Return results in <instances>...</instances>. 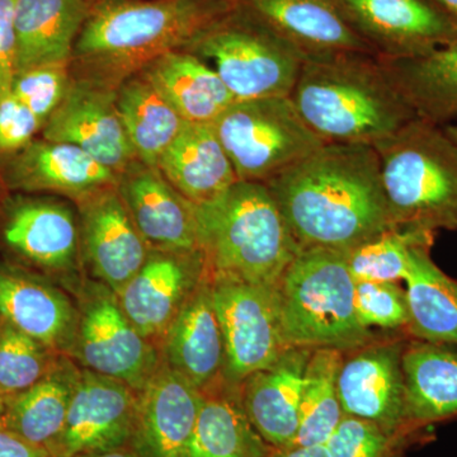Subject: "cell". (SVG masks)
Masks as SVG:
<instances>
[{
	"mask_svg": "<svg viewBox=\"0 0 457 457\" xmlns=\"http://www.w3.org/2000/svg\"><path fill=\"white\" fill-rule=\"evenodd\" d=\"M116 104L137 161L158 168L162 156L188 122L144 73L123 80L116 92Z\"/></svg>",
	"mask_w": 457,
	"mask_h": 457,
	"instance_id": "obj_32",
	"label": "cell"
},
{
	"mask_svg": "<svg viewBox=\"0 0 457 457\" xmlns=\"http://www.w3.org/2000/svg\"><path fill=\"white\" fill-rule=\"evenodd\" d=\"M409 431L457 418V347L426 341L403 351Z\"/></svg>",
	"mask_w": 457,
	"mask_h": 457,
	"instance_id": "obj_24",
	"label": "cell"
},
{
	"mask_svg": "<svg viewBox=\"0 0 457 457\" xmlns=\"http://www.w3.org/2000/svg\"><path fill=\"white\" fill-rule=\"evenodd\" d=\"M198 251L210 281L278 286L302 251L269 186L237 180L197 206Z\"/></svg>",
	"mask_w": 457,
	"mask_h": 457,
	"instance_id": "obj_4",
	"label": "cell"
},
{
	"mask_svg": "<svg viewBox=\"0 0 457 457\" xmlns=\"http://www.w3.org/2000/svg\"><path fill=\"white\" fill-rule=\"evenodd\" d=\"M82 295L71 356L82 369L140 392L161 365V351L135 328L110 287L89 284Z\"/></svg>",
	"mask_w": 457,
	"mask_h": 457,
	"instance_id": "obj_9",
	"label": "cell"
},
{
	"mask_svg": "<svg viewBox=\"0 0 457 457\" xmlns=\"http://www.w3.org/2000/svg\"><path fill=\"white\" fill-rule=\"evenodd\" d=\"M0 457H53L46 450L0 427Z\"/></svg>",
	"mask_w": 457,
	"mask_h": 457,
	"instance_id": "obj_42",
	"label": "cell"
},
{
	"mask_svg": "<svg viewBox=\"0 0 457 457\" xmlns=\"http://www.w3.org/2000/svg\"><path fill=\"white\" fill-rule=\"evenodd\" d=\"M404 433H390L361 418L343 416L326 442L330 457H393Z\"/></svg>",
	"mask_w": 457,
	"mask_h": 457,
	"instance_id": "obj_38",
	"label": "cell"
},
{
	"mask_svg": "<svg viewBox=\"0 0 457 457\" xmlns=\"http://www.w3.org/2000/svg\"><path fill=\"white\" fill-rule=\"evenodd\" d=\"M385 71L420 119L457 122V45L411 59H381Z\"/></svg>",
	"mask_w": 457,
	"mask_h": 457,
	"instance_id": "obj_30",
	"label": "cell"
},
{
	"mask_svg": "<svg viewBox=\"0 0 457 457\" xmlns=\"http://www.w3.org/2000/svg\"><path fill=\"white\" fill-rule=\"evenodd\" d=\"M16 3L0 0V99L11 93L17 75Z\"/></svg>",
	"mask_w": 457,
	"mask_h": 457,
	"instance_id": "obj_41",
	"label": "cell"
},
{
	"mask_svg": "<svg viewBox=\"0 0 457 457\" xmlns=\"http://www.w3.org/2000/svg\"><path fill=\"white\" fill-rule=\"evenodd\" d=\"M7 400L4 398H0V420H2L3 416H4L5 411H7Z\"/></svg>",
	"mask_w": 457,
	"mask_h": 457,
	"instance_id": "obj_47",
	"label": "cell"
},
{
	"mask_svg": "<svg viewBox=\"0 0 457 457\" xmlns=\"http://www.w3.org/2000/svg\"><path fill=\"white\" fill-rule=\"evenodd\" d=\"M432 236L411 246L407 276L409 326L420 341L457 347V281L432 261Z\"/></svg>",
	"mask_w": 457,
	"mask_h": 457,
	"instance_id": "obj_28",
	"label": "cell"
},
{
	"mask_svg": "<svg viewBox=\"0 0 457 457\" xmlns=\"http://www.w3.org/2000/svg\"><path fill=\"white\" fill-rule=\"evenodd\" d=\"M203 402L204 393L162 360L137 392L129 446L140 457H183Z\"/></svg>",
	"mask_w": 457,
	"mask_h": 457,
	"instance_id": "obj_15",
	"label": "cell"
},
{
	"mask_svg": "<svg viewBox=\"0 0 457 457\" xmlns=\"http://www.w3.org/2000/svg\"><path fill=\"white\" fill-rule=\"evenodd\" d=\"M342 363V352L336 348L312 350L303 378L299 428L288 447L326 444L335 432L345 416L337 387Z\"/></svg>",
	"mask_w": 457,
	"mask_h": 457,
	"instance_id": "obj_34",
	"label": "cell"
},
{
	"mask_svg": "<svg viewBox=\"0 0 457 457\" xmlns=\"http://www.w3.org/2000/svg\"><path fill=\"white\" fill-rule=\"evenodd\" d=\"M212 126L245 182L266 185L326 144L290 96L237 101Z\"/></svg>",
	"mask_w": 457,
	"mask_h": 457,
	"instance_id": "obj_8",
	"label": "cell"
},
{
	"mask_svg": "<svg viewBox=\"0 0 457 457\" xmlns=\"http://www.w3.org/2000/svg\"><path fill=\"white\" fill-rule=\"evenodd\" d=\"M233 7L228 0L110 3L87 18L75 56L92 71L88 82L112 89L132 71L191 46Z\"/></svg>",
	"mask_w": 457,
	"mask_h": 457,
	"instance_id": "obj_3",
	"label": "cell"
},
{
	"mask_svg": "<svg viewBox=\"0 0 457 457\" xmlns=\"http://www.w3.org/2000/svg\"><path fill=\"white\" fill-rule=\"evenodd\" d=\"M119 192L150 251H198L197 206L158 168L132 164L120 177Z\"/></svg>",
	"mask_w": 457,
	"mask_h": 457,
	"instance_id": "obj_16",
	"label": "cell"
},
{
	"mask_svg": "<svg viewBox=\"0 0 457 457\" xmlns=\"http://www.w3.org/2000/svg\"><path fill=\"white\" fill-rule=\"evenodd\" d=\"M381 59H411L457 45V22L429 0H336Z\"/></svg>",
	"mask_w": 457,
	"mask_h": 457,
	"instance_id": "obj_11",
	"label": "cell"
},
{
	"mask_svg": "<svg viewBox=\"0 0 457 457\" xmlns=\"http://www.w3.org/2000/svg\"><path fill=\"white\" fill-rule=\"evenodd\" d=\"M266 185L302 248L345 252L394 228L374 146L324 144Z\"/></svg>",
	"mask_w": 457,
	"mask_h": 457,
	"instance_id": "obj_1",
	"label": "cell"
},
{
	"mask_svg": "<svg viewBox=\"0 0 457 457\" xmlns=\"http://www.w3.org/2000/svg\"><path fill=\"white\" fill-rule=\"evenodd\" d=\"M433 233L390 228L343 252L356 282H396L407 276L411 246Z\"/></svg>",
	"mask_w": 457,
	"mask_h": 457,
	"instance_id": "obj_35",
	"label": "cell"
},
{
	"mask_svg": "<svg viewBox=\"0 0 457 457\" xmlns=\"http://www.w3.org/2000/svg\"><path fill=\"white\" fill-rule=\"evenodd\" d=\"M137 407V390L80 369L64 429L50 455L77 457L129 446Z\"/></svg>",
	"mask_w": 457,
	"mask_h": 457,
	"instance_id": "obj_12",
	"label": "cell"
},
{
	"mask_svg": "<svg viewBox=\"0 0 457 457\" xmlns=\"http://www.w3.org/2000/svg\"><path fill=\"white\" fill-rule=\"evenodd\" d=\"M162 360L201 392L224 378L225 343L213 306L212 281L204 278L174 319L161 348Z\"/></svg>",
	"mask_w": 457,
	"mask_h": 457,
	"instance_id": "obj_22",
	"label": "cell"
},
{
	"mask_svg": "<svg viewBox=\"0 0 457 457\" xmlns=\"http://www.w3.org/2000/svg\"><path fill=\"white\" fill-rule=\"evenodd\" d=\"M87 18L84 0H17V74L36 66L69 62Z\"/></svg>",
	"mask_w": 457,
	"mask_h": 457,
	"instance_id": "obj_27",
	"label": "cell"
},
{
	"mask_svg": "<svg viewBox=\"0 0 457 457\" xmlns=\"http://www.w3.org/2000/svg\"><path fill=\"white\" fill-rule=\"evenodd\" d=\"M69 62L36 66L18 73L11 93L45 125L71 87Z\"/></svg>",
	"mask_w": 457,
	"mask_h": 457,
	"instance_id": "obj_37",
	"label": "cell"
},
{
	"mask_svg": "<svg viewBox=\"0 0 457 457\" xmlns=\"http://www.w3.org/2000/svg\"><path fill=\"white\" fill-rule=\"evenodd\" d=\"M312 348L287 347L272 365L245 378L240 400L263 440L275 449L293 444Z\"/></svg>",
	"mask_w": 457,
	"mask_h": 457,
	"instance_id": "obj_20",
	"label": "cell"
},
{
	"mask_svg": "<svg viewBox=\"0 0 457 457\" xmlns=\"http://www.w3.org/2000/svg\"><path fill=\"white\" fill-rule=\"evenodd\" d=\"M246 12L303 57L361 53L376 55L352 29L336 0H243Z\"/></svg>",
	"mask_w": 457,
	"mask_h": 457,
	"instance_id": "obj_19",
	"label": "cell"
},
{
	"mask_svg": "<svg viewBox=\"0 0 457 457\" xmlns=\"http://www.w3.org/2000/svg\"><path fill=\"white\" fill-rule=\"evenodd\" d=\"M79 371L62 357L49 375L7 400L0 427L50 453L64 429Z\"/></svg>",
	"mask_w": 457,
	"mask_h": 457,
	"instance_id": "obj_31",
	"label": "cell"
},
{
	"mask_svg": "<svg viewBox=\"0 0 457 457\" xmlns=\"http://www.w3.org/2000/svg\"><path fill=\"white\" fill-rule=\"evenodd\" d=\"M0 319L65 356H71L78 309L68 295L40 278L0 266Z\"/></svg>",
	"mask_w": 457,
	"mask_h": 457,
	"instance_id": "obj_21",
	"label": "cell"
},
{
	"mask_svg": "<svg viewBox=\"0 0 457 457\" xmlns=\"http://www.w3.org/2000/svg\"><path fill=\"white\" fill-rule=\"evenodd\" d=\"M457 22V0H429Z\"/></svg>",
	"mask_w": 457,
	"mask_h": 457,
	"instance_id": "obj_45",
	"label": "cell"
},
{
	"mask_svg": "<svg viewBox=\"0 0 457 457\" xmlns=\"http://www.w3.org/2000/svg\"><path fill=\"white\" fill-rule=\"evenodd\" d=\"M44 125L12 93L0 99V153H20Z\"/></svg>",
	"mask_w": 457,
	"mask_h": 457,
	"instance_id": "obj_40",
	"label": "cell"
},
{
	"mask_svg": "<svg viewBox=\"0 0 457 457\" xmlns=\"http://www.w3.org/2000/svg\"><path fill=\"white\" fill-rule=\"evenodd\" d=\"M3 237L9 248L50 272L73 270L78 254V228L73 212L53 201L27 200L9 213Z\"/></svg>",
	"mask_w": 457,
	"mask_h": 457,
	"instance_id": "obj_25",
	"label": "cell"
},
{
	"mask_svg": "<svg viewBox=\"0 0 457 457\" xmlns=\"http://www.w3.org/2000/svg\"><path fill=\"white\" fill-rule=\"evenodd\" d=\"M42 139L71 144L120 177L137 161L116 104V90L83 80L71 84L45 122Z\"/></svg>",
	"mask_w": 457,
	"mask_h": 457,
	"instance_id": "obj_13",
	"label": "cell"
},
{
	"mask_svg": "<svg viewBox=\"0 0 457 457\" xmlns=\"http://www.w3.org/2000/svg\"><path fill=\"white\" fill-rule=\"evenodd\" d=\"M204 278L200 251H150L144 266L117 297L131 323L159 350L180 309Z\"/></svg>",
	"mask_w": 457,
	"mask_h": 457,
	"instance_id": "obj_14",
	"label": "cell"
},
{
	"mask_svg": "<svg viewBox=\"0 0 457 457\" xmlns=\"http://www.w3.org/2000/svg\"><path fill=\"white\" fill-rule=\"evenodd\" d=\"M354 305L361 326L395 329L408 327L407 294L394 282H356Z\"/></svg>",
	"mask_w": 457,
	"mask_h": 457,
	"instance_id": "obj_39",
	"label": "cell"
},
{
	"mask_svg": "<svg viewBox=\"0 0 457 457\" xmlns=\"http://www.w3.org/2000/svg\"><path fill=\"white\" fill-rule=\"evenodd\" d=\"M144 74L188 123L212 125L237 102L215 69L192 53L165 54Z\"/></svg>",
	"mask_w": 457,
	"mask_h": 457,
	"instance_id": "obj_29",
	"label": "cell"
},
{
	"mask_svg": "<svg viewBox=\"0 0 457 457\" xmlns=\"http://www.w3.org/2000/svg\"><path fill=\"white\" fill-rule=\"evenodd\" d=\"M399 345L368 348L343 362L337 387L343 414L408 435L405 384Z\"/></svg>",
	"mask_w": 457,
	"mask_h": 457,
	"instance_id": "obj_17",
	"label": "cell"
},
{
	"mask_svg": "<svg viewBox=\"0 0 457 457\" xmlns=\"http://www.w3.org/2000/svg\"><path fill=\"white\" fill-rule=\"evenodd\" d=\"M273 449L246 416L240 394L212 389L204 393L183 457H270Z\"/></svg>",
	"mask_w": 457,
	"mask_h": 457,
	"instance_id": "obj_33",
	"label": "cell"
},
{
	"mask_svg": "<svg viewBox=\"0 0 457 457\" xmlns=\"http://www.w3.org/2000/svg\"><path fill=\"white\" fill-rule=\"evenodd\" d=\"M0 398H2V396H0Z\"/></svg>",
	"mask_w": 457,
	"mask_h": 457,
	"instance_id": "obj_48",
	"label": "cell"
},
{
	"mask_svg": "<svg viewBox=\"0 0 457 457\" xmlns=\"http://www.w3.org/2000/svg\"><path fill=\"white\" fill-rule=\"evenodd\" d=\"M77 457H140L131 449L130 446L121 447V449H114L104 451V453H86Z\"/></svg>",
	"mask_w": 457,
	"mask_h": 457,
	"instance_id": "obj_44",
	"label": "cell"
},
{
	"mask_svg": "<svg viewBox=\"0 0 457 457\" xmlns=\"http://www.w3.org/2000/svg\"><path fill=\"white\" fill-rule=\"evenodd\" d=\"M442 129H444L445 132H446L447 135L455 141L457 144V122L449 123V125L442 126Z\"/></svg>",
	"mask_w": 457,
	"mask_h": 457,
	"instance_id": "obj_46",
	"label": "cell"
},
{
	"mask_svg": "<svg viewBox=\"0 0 457 457\" xmlns=\"http://www.w3.org/2000/svg\"><path fill=\"white\" fill-rule=\"evenodd\" d=\"M158 170L196 206L215 200L239 180L212 126L200 123L186 125L162 156Z\"/></svg>",
	"mask_w": 457,
	"mask_h": 457,
	"instance_id": "obj_26",
	"label": "cell"
},
{
	"mask_svg": "<svg viewBox=\"0 0 457 457\" xmlns=\"http://www.w3.org/2000/svg\"><path fill=\"white\" fill-rule=\"evenodd\" d=\"M119 174L79 147L45 139L21 150L11 168L13 187L56 192L79 204L119 187Z\"/></svg>",
	"mask_w": 457,
	"mask_h": 457,
	"instance_id": "obj_23",
	"label": "cell"
},
{
	"mask_svg": "<svg viewBox=\"0 0 457 457\" xmlns=\"http://www.w3.org/2000/svg\"><path fill=\"white\" fill-rule=\"evenodd\" d=\"M393 227L457 230V144L417 117L374 146Z\"/></svg>",
	"mask_w": 457,
	"mask_h": 457,
	"instance_id": "obj_5",
	"label": "cell"
},
{
	"mask_svg": "<svg viewBox=\"0 0 457 457\" xmlns=\"http://www.w3.org/2000/svg\"><path fill=\"white\" fill-rule=\"evenodd\" d=\"M213 306L225 343L224 378L239 385L269 368L286 350L278 286L212 281Z\"/></svg>",
	"mask_w": 457,
	"mask_h": 457,
	"instance_id": "obj_10",
	"label": "cell"
},
{
	"mask_svg": "<svg viewBox=\"0 0 457 457\" xmlns=\"http://www.w3.org/2000/svg\"><path fill=\"white\" fill-rule=\"evenodd\" d=\"M236 9L191 45L195 55L212 60L237 102L290 96L305 57L253 14Z\"/></svg>",
	"mask_w": 457,
	"mask_h": 457,
	"instance_id": "obj_7",
	"label": "cell"
},
{
	"mask_svg": "<svg viewBox=\"0 0 457 457\" xmlns=\"http://www.w3.org/2000/svg\"><path fill=\"white\" fill-rule=\"evenodd\" d=\"M84 253L93 275L119 295L145 263L150 249L119 187L80 204Z\"/></svg>",
	"mask_w": 457,
	"mask_h": 457,
	"instance_id": "obj_18",
	"label": "cell"
},
{
	"mask_svg": "<svg viewBox=\"0 0 457 457\" xmlns=\"http://www.w3.org/2000/svg\"><path fill=\"white\" fill-rule=\"evenodd\" d=\"M64 356L0 319V396L13 398L29 389Z\"/></svg>",
	"mask_w": 457,
	"mask_h": 457,
	"instance_id": "obj_36",
	"label": "cell"
},
{
	"mask_svg": "<svg viewBox=\"0 0 457 457\" xmlns=\"http://www.w3.org/2000/svg\"><path fill=\"white\" fill-rule=\"evenodd\" d=\"M354 290L343 252L302 248L278 284L286 347L341 351L363 345L370 330L357 317Z\"/></svg>",
	"mask_w": 457,
	"mask_h": 457,
	"instance_id": "obj_6",
	"label": "cell"
},
{
	"mask_svg": "<svg viewBox=\"0 0 457 457\" xmlns=\"http://www.w3.org/2000/svg\"><path fill=\"white\" fill-rule=\"evenodd\" d=\"M270 457H330L326 445H312V446L286 447L273 449Z\"/></svg>",
	"mask_w": 457,
	"mask_h": 457,
	"instance_id": "obj_43",
	"label": "cell"
},
{
	"mask_svg": "<svg viewBox=\"0 0 457 457\" xmlns=\"http://www.w3.org/2000/svg\"><path fill=\"white\" fill-rule=\"evenodd\" d=\"M290 98L326 144L375 146L418 117L371 54L306 57Z\"/></svg>",
	"mask_w": 457,
	"mask_h": 457,
	"instance_id": "obj_2",
	"label": "cell"
}]
</instances>
